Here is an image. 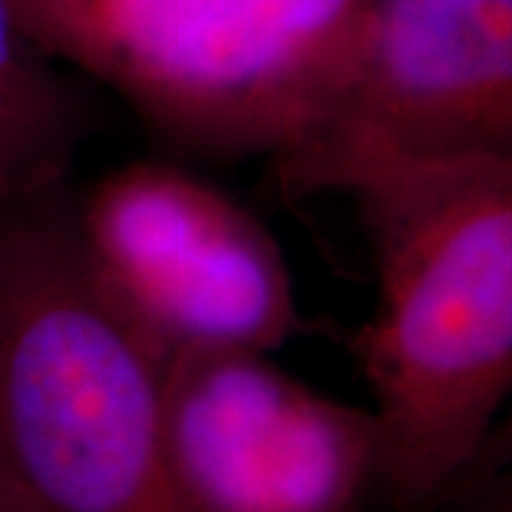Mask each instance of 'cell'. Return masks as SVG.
Returning <instances> with one entry per match:
<instances>
[{
	"mask_svg": "<svg viewBox=\"0 0 512 512\" xmlns=\"http://www.w3.org/2000/svg\"><path fill=\"white\" fill-rule=\"evenodd\" d=\"M97 285L165 367L208 353H274L305 330L288 259L217 185L140 160L77 188Z\"/></svg>",
	"mask_w": 512,
	"mask_h": 512,
	"instance_id": "cell-5",
	"label": "cell"
},
{
	"mask_svg": "<svg viewBox=\"0 0 512 512\" xmlns=\"http://www.w3.org/2000/svg\"><path fill=\"white\" fill-rule=\"evenodd\" d=\"M0 473L37 512H188L165 362L97 285L74 183L0 231Z\"/></svg>",
	"mask_w": 512,
	"mask_h": 512,
	"instance_id": "cell-2",
	"label": "cell"
},
{
	"mask_svg": "<svg viewBox=\"0 0 512 512\" xmlns=\"http://www.w3.org/2000/svg\"><path fill=\"white\" fill-rule=\"evenodd\" d=\"M92 123L74 72L43 55L0 0V231L29 202L72 183Z\"/></svg>",
	"mask_w": 512,
	"mask_h": 512,
	"instance_id": "cell-7",
	"label": "cell"
},
{
	"mask_svg": "<svg viewBox=\"0 0 512 512\" xmlns=\"http://www.w3.org/2000/svg\"><path fill=\"white\" fill-rule=\"evenodd\" d=\"M507 470H512V404L510 410L504 413V419L498 421V427H495L493 436L487 441L484 453L478 458L476 470H473V476L467 481V487L458 495V501H461L464 495L473 493V490H478L481 484H487V481L498 476V473H507ZM456 504H453V507H456Z\"/></svg>",
	"mask_w": 512,
	"mask_h": 512,
	"instance_id": "cell-8",
	"label": "cell"
},
{
	"mask_svg": "<svg viewBox=\"0 0 512 512\" xmlns=\"http://www.w3.org/2000/svg\"><path fill=\"white\" fill-rule=\"evenodd\" d=\"M165 439L188 512H362L379 493L373 407L333 399L268 353L165 367Z\"/></svg>",
	"mask_w": 512,
	"mask_h": 512,
	"instance_id": "cell-6",
	"label": "cell"
},
{
	"mask_svg": "<svg viewBox=\"0 0 512 512\" xmlns=\"http://www.w3.org/2000/svg\"><path fill=\"white\" fill-rule=\"evenodd\" d=\"M271 165L285 200L399 165L512 168V0H370L328 109Z\"/></svg>",
	"mask_w": 512,
	"mask_h": 512,
	"instance_id": "cell-4",
	"label": "cell"
},
{
	"mask_svg": "<svg viewBox=\"0 0 512 512\" xmlns=\"http://www.w3.org/2000/svg\"><path fill=\"white\" fill-rule=\"evenodd\" d=\"M345 197L376 276L350 339L382 430L376 504L441 512L512 404V168L399 165Z\"/></svg>",
	"mask_w": 512,
	"mask_h": 512,
	"instance_id": "cell-1",
	"label": "cell"
},
{
	"mask_svg": "<svg viewBox=\"0 0 512 512\" xmlns=\"http://www.w3.org/2000/svg\"><path fill=\"white\" fill-rule=\"evenodd\" d=\"M456 507L458 512H512V470L498 473L478 490L464 495Z\"/></svg>",
	"mask_w": 512,
	"mask_h": 512,
	"instance_id": "cell-9",
	"label": "cell"
},
{
	"mask_svg": "<svg viewBox=\"0 0 512 512\" xmlns=\"http://www.w3.org/2000/svg\"><path fill=\"white\" fill-rule=\"evenodd\" d=\"M0 512H37L0 473Z\"/></svg>",
	"mask_w": 512,
	"mask_h": 512,
	"instance_id": "cell-10",
	"label": "cell"
},
{
	"mask_svg": "<svg viewBox=\"0 0 512 512\" xmlns=\"http://www.w3.org/2000/svg\"><path fill=\"white\" fill-rule=\"evenodd\" d=\"M46 57L202 157L271 163L308 137L370 0H9Z\"/></svg>",
	"mask_w": 512,
	"mask_h": 512,
	"instance_id": "cell-3",
	"label": "cell"
}]
</instances>
